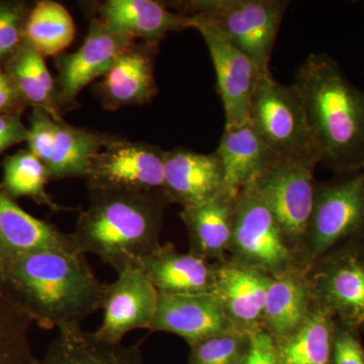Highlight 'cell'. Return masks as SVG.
Listing matches in <instances>:
<instances>
[{"mask_svg":"<svg viewBox=\"0 0 364 364\" xmlns=\"http://www.w3.org/2000/svg\"><path fill=\"white\" fill-rule=\"evenodd\" d=\"M107 289L85 254L47 250L1 260L0 289L43 329L81 326L102 309Z\"/></svg>","mask_w":364,"mask_h":364,"instance_id":"1","label":"cell"},{"mask_svg":"<svg viewBox=\"0 0 364 364\" xmlns=\"http://www.w3.org/2000/svg\"><path fill=\"white\" fill-rule=\"evenodd\" d=\"M304 107L320 164L337 174L364 170V91L325 53H313L291 83Z\"/></svg>","mask_w":364,"mask_h":364,"instance_id":"2","label":"cell"},{"mask_svg":"<svg viewBox=\"0 0 364 364\" xmlns=\"http://www.w3.org/2000/svg\"><path fill=\"white\" fill-rule=\"evenodd\" d=\"M90 203L71 234L79 253L97 255L117 273L141 262L160 243L169 198L163 189L88 188Z\"/></svg>","mask_w":364,"mask_h":364,"instance_id":"3","label":"cell"},{"mask_svg":"<svg viewBox=\"0 0 364 364\" xmlns=\"http://www.w3.org/2000/svg\"><path fill=\"white\" fill-rule=\"evenodd\" d=\"M289 4L284 0H191L170 6L221 33L264 73L269 71L273 48Z\"/></svg>","mask_w":364,"mask_h":364,"instance_id":"4","label":"cell"},{"mask_svg":"<svg viewBox=\"0 0 364 364\" xmlns=\"http://www.w3.org/2000/svg\"><path fill=\"white\" fill-rule=\"evenodd\" d=\"M249 123L279 157L320 164L305 107L293 85L261 74L251 102Z\"/></svg>","mask_w":364,"mask_h":364,"instance_id":"5","label":"cell"},{"mask_svg":"<svg viewBox=\"0 0 364 364\" xmlns=\"http://www.w3.org/2000/svg\"><path fill=\"white\" fill-rule=\"evenodd\" d=\"M316 167L304 160L279 157L250 186L272 212L289 245L306 240L315 203Z\"/></svg>","mask_w":364,"mask_h":364,"instance_id":"6","label":"cell"},{"mask_svg":"<svg viewBox=\"0 0 364 364\" xmlns=\"http://www.w3.org/2000/svg\"><path fill=\"white\" fill-rule=\"evenodd\" d=\"M364 234V170L316 186L315 203L306 240L311 256L330 252L342 241Z\"/></svg>","mask_w":364,"mask_h":364,"instance_id":"7","label":"cell"},{"mask_svg":"<svg viewBox=\"0 0 364 364\" xmlns=\"http://www.w3.org/2000/svg\"><path fill=\"white\" fill-rule=\"evenodd\" d=\"M230 249L238 262L269 274L293 267V256L284 232L252 188L237 196Z\"/></svg>","mask_w":364,"mask_h":364,"instance_id":"8","label":"cell"},{"mask_svg":"<svg viewBox=\"0 0 364 364\" xmlns=\"http://www.w3.org/2000/svg\"><path fill=\"white\" fill-rule=\"evenodd\" d=\"M166 154L152 144L114 138L91 163L88 188L162 189Z\"/></svg>","mask_w":364,"mask_h":364,"instance_id":"9","label":"cell"},{"mask_svg":"<svg viewBox=\"0 0 364 364\" xmlns=\"http://www.w3.org/2000/svg\"><path fill=\"white\" fill-rule=\"evenodd\" d=\"M135 42L112 30L100 18L91 21L82 46L72 54L61 55L57 61V90L61 109L76 104L83 88L95 79L105 76L124 50Z\"/></svg>","mask_w":364,"mask_h":364,"instance_id":"10","label":"cell"},{"mask_svg":"<svg viewBox=\"0 0 364 364\" xmlns=\"http://www.w3.org/2000/svg\"><path fill=\"white\" fill-rule=\"evenodd\" d=\"M195 23V30L205 40L214 65L218 91L224 107L225 129L248 124L254 90L262 73L247 55L221 33L203 23Z\"/></svg>","mask_w":364,"mask_h":364,"instance_id":"11","label":"cell"},{"mask_svg":"<svg viewBox=\"0 0 364 364\" xmlns=\"http://www.w3.org/2000/svg\"><path fill=\"white\" fill-rule=\"evenodd\" d=\"M159 293L141 267H127L107 284L104 318L95 334L109 343H122L129 332L150 330L156 314Z\"/></svg>","mask_w":364,"mask_h":364,"instance_id":"12","label":"cell"},{"mask_svg":"<svg viewBox=\"0 0 364 364\" xmlns=\"http://www.w3.org/2000/svg\"><path fill=\"white\" fill-rule=\"evenodd\" d=\"M313 299L352 330L364 325V252L358 249L328 258L310 280Z\"/></svg>","mask_w":364,"mask_h":364,"instance_id":"13","label":"cell"},{"mask_svg":"<svg viewBox=\"0 0 364 364\" xmlns=\"http://www.w3.org/2000/svg\"><path fill=\"white\" fill-rule=\"evenodd\" d=\"M234 328L214 294H159L150 331L172 333L191 346Z\"/></svg>","mask_w":364,"mask_h":364,"instance_id":"14","label":"cell"},{"mask_svg":"<svg viewBox=\"0 0 364 364\" xmlns=\"http://www.w3.org/2000/svg\"><path fill=\"white\" fill-rule=\"evenodd\" d=\"M215 291L235 327L251 332L261 328L272 274L238 261L215 265Z\"/></svg>","mask_w":364,"mask_h":364,"instance_id":"15","label":"cell"},{"mask_svg":"<svg viewBox=\"0 0 364 364\" xmlns=\"http://www.w3.org/2000/svg\"><path fill=\"white\" fill-rule=\"evenodd\" d=\"M163 191L182 208L210 200L227 191L217 153L203 154L188 148L167 151Z\"/></svg>","mask_w":364,"mask_h":364,"instance_id":"16","label":"cell"},{"mask_svg":"<svg viewBox=\"0 0 364 364\" xmlns=\"http://www.w3.org/2000/svg\"><path fill=\"white\" fill-rule=\"evenodd\" d=\"M158 45L134 43L95 86L102 107L116 111L124 107L147 104L156 95L155 55Z\"/></svg>","mask_w":364,"mask_h":364,"instance_id":"17","label":"cell"},{"mask_svg":"<svg viewBox=\"0 0 364 364\" xmlns=\"http://www.w3.org/2000/svg\"><path fill=\"white\" fill-rule=\"evenodd\" d=\"M98 11L100 20L112 30L150 45L159 46L168 33L196 26L193 16L155 0H107Z\"/></svg>","mask_w":364,"mask_h":364,"instance_id":"18","label":"cell"},{"mask_svg":"<svg viewBox=\"0 0 364 364\" xmlns=\"http://www.w3.org/2000/svg\"><path fill=\"white\" fill-rule=\"evenodd\" d=\"M140 267L159 294H215V265L196 254L179 252L173 244H161Z\"/></svg>","mask_w":364,"mask_h":364,"instance_id":"19","label":"cell"},{"mask_svg":"<svg viewBox=\"0 0 364 364\" xmlns=\"http://www.w3.org/2000/svg\"><path fill=\"white\" fill-rule=\"evenodd\" d=\"M78 252L71 234L26 213L0 188V257L38 251Z\"/></svg>","mask_w":364,"mask_h":364,"instance_id":"20","label":"cell"},{"mask_svg":"<svg viewBox=\"0 0 364 364\" xmlns=\"http://www.w3.org/2000/svg\"><path fill=\"white\" fill-rule=\"evenodd\" d=\"M215 153L222 162L227 191L234 196L252 186L279 158L250 123L225 129Z\"/></svg>","mask_w":364,"mask_h":364,"instance_id":"21","label":"cell"},{"mask_svg":"<svg viewBox=\"0 0 364 364\" xmlns=\"http://www.w3.org/2000/svg\"><path fill=\"white\" fill-rule=\"evenodd\" d=\"M237 196L225 191L205 202L182 208L189 252L207 260L221 259L231 248Z\"/></svg>","mask_w":364,"mask_h":364,"instance_id":"22","label":"cell"},{"mask_svg":"<svg viewBox=\"0 0 364 364\" xmlns=\"http://www.w3.org/2000/svg\"><path fill=\"white\" fill-rule=\"evenodd\" d=\"M39 364H144V358L141 343H109L74 326L59 330Z\"/></svg>","mask_w":364,"mask_h":364,"instance_id":"23","label":"cell"},{"mask_svg":"<svg viewBox=\"0 0 364 364\" xmlns=\"http://www.w3.org/2000/svg\"><path fill=\"white\" fill-rule=\"evenodd\" d=\"M311 284L294 267L272 274L263 325L279 343L293 334L310 315Z\"/></svg>","mask_w":364,"mask_h":364,"instance_id":"24","label":"cell"},{"mask_svg":"<svg viewBox=\"0 0 364 364\" xmlns=\"http://www.w3.org/2000/svg\"><path fill=\"white\" fill-rule=\"evenodd\" d=\"M4 67L26 107L44 109L56 122L63 119L58 90L44 57L28 41Z\"/></svg>","mask_w":364,"mask_h":364,"instance_id":"25","label":"cell"},{"mask_svg":"<svg viewBox=\"0 0 364 364\" xmlns=\"http://www.w3.org/2000/svg\"><path fill=\"white\" fill-rule=\"evenodd\" d=\"M116 136L76 128L64 119L56 122V136L51 162L48 166L50 178L86 177L91 163L107 144Z\"/></svg>","mask_w":364,"mask_h":364,"instance_id":"26","label":"cell"},{"mask_svg":"<svg viewBox=\"0 0 364 364\" xmlns=\"http://www.w3.org/2000/svg\"><path fill=\"white\" fill-rule=\"evenodd\" d=\"M334 317L318 305L293 334L277 344L282 364H331Z\"/></svg>","mask_w":364,"mask_h":364,"instance_id":"27","label":"cell"},{"mask_svg":"<svg viewBox=\"0 0 364 364\" xmlns=\"http://www.w3.org/2000/svg\"><path fill=\"white\" fill-rule=\"evenodd\" d=\"M75 33L73 18L59 2L41 0L31 9L26 40L44 58L61 54L73 42Z\"/></svg>","mask_w":364,"mask_h":364,"instance_id":"28","label":"cell"},{"mask_svg":"<svg viewBox=\"0 0 364 364\" xmlns=\"http://www.w3.org/2000/svg\"><path fill=\"white\" fill-rule=\"evenodd\" d=\"M2 167L4 177L0 188L9 198L14 200L30 198L38 205H45L54 213L71 210L55 202L47 193L46 186L51 181L49 171L44 163L30 150H21L7 156Z\"/></svg>","mask_w":364,"mask_h":364,"instance_id":"29","label":"cell"},{"mask_svg":"<svg viewBox=\"0 0 364 364\" xmlns=\"http://www.w3.org/2000/svg\"><path fill=\"white\" fill-rule=\"evenodd\" d=\"M33 320L0 289V364H39L31 344Z\"/></svg>","mask_w":364,"mask_h":364,"instance_id":"30","label":"cell"},{"mask_svg":"<svg viewBox=\"0 0 364 364\" xmlns=\"http://www.w3.org/2000/svg\"><path fill=\"white\" fill-rule=\"evenodd\" d=\"M249 347V332L234 329L191 345L188 364H243Z\"/></svg>","mask_w":364,"mask_h":364,"instance_id":"31","label":"cell"},{"mask_svg":"<svg viewBox=\"0 0 364 364\" xmlns=\"http://www.w3.org/2000/svg\"><path fill=\"white\" fill-rule=\"evenodd\" d=\"M31 9L23 1H0V65H6L25 43Z\"/></svg>","mask_w":364,"mask_h":364,"instance_id":"32","label":"cell"},{"mask_svg":"<svg viewBox=\"0 0 364 364\" xmlns=\"http://www.w3.org/2000/svg\"><path fill=\"white\" fill-rule=\"evenodd\" d=\"M55 136L56 121L44 109H33L26 143L28 150L44 163L47 168L52 159Z\"/></svg>","mask_w":364,"mask_h":364,"instance_id":"33","label":"cell"},{"mask_svg":"<svg viewBox=\"0 0 364 364\" xmlns=\"http://www.w3.org/2000/svg\"><path fill=\"white\" fill-rule=\"evenodd\" d=\"M353 331L350 328L341 324L335 327L333 364H364L363 347Z\"/></svg>","mask_w":364,"mask_h":364,"instance_id":"34","label":"cell"},{"mask_svg":"<svg viewBox=\"0 0 364 364\" xmlns=\"http://www.w3.org/2000/svg\"><path fill=\"white\" fill-rule=\"evenodd\" d=\"M243 364H282L277 344L265 329L249 332V347Z\"/></svg>","mask_w":364,"mask_h":364,"instance_id":"35","label":"cell"},{"mask_svg":"<svg viewBox=\"0 0 364 364\" xmlns=\"http://www.w3.org/2000/svg\"><path fill=\"white\" fill-rule=\"evenodd\" d=\"M21 114H0V154L28 140V128L21 122Z\"/></svg>","mask_w":364,"mask_h":364,"instance_id":"36","label":"cell"},{"mask_svg":"<svg viewBox=\"0 0 364 364\" xmlns=\"http://www.w3.org/2000/svg\"><path fill=\"white\" fill-rule=\"evenodd\" d=\"M26 107L13 80L4 67L0 65V114H23Z\"/></svg>","mask_w":364,"mask_h":364,"instance_id":"37","label":"cell"},{"mask_svg":"<svg viewBox=\"0 0 364 364\" xmlns=\"http://www.w3.org/2000/svg\"><path fill=\"white\" fill-rule=\"evenodd\" d=\"M0 267H1V257H0Z\"/></svg>","mask_w":364,"mask_h":364,"instance_id":"38","label":"cell"}]
</instances>
